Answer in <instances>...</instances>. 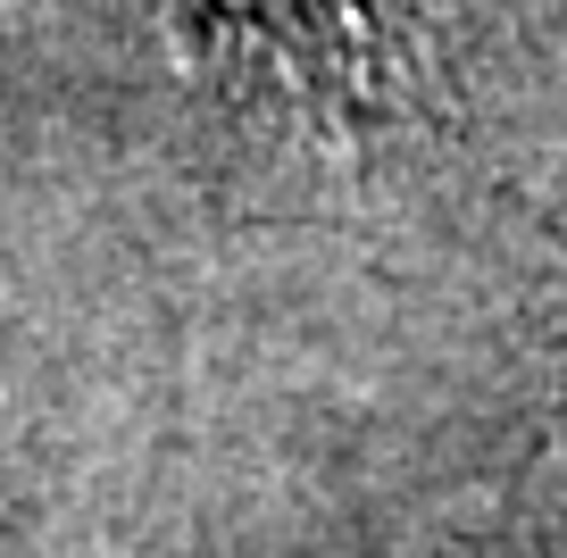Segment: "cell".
Returning a JSON list of instances; mask_svg holds the SVG:
<instances>
[{"label":"cell","mask_w":567,"mask_h":558,"mask_svg":"<svg viewBox=\"0 0 567 558\" xmlns=\"http://www.w3.org/2000/svg\"><path fill=\"white\" fill-rule=\"evenodd\" d=\"M226 18L267 34V51H292V68L318 75L375 68V0H226Z\"/></svg>","instance_id":"cell-1"},{"label":"cell","mask_w":567,"mask_h":558,"mask_svg":"<svg viewBox=\"0 0 567 558\" xmlns=\"http://www.w3.org/2000/svg\"><path fill=\"white\" fill-rule=\"evenodd\" d=\"M517 558H567V508H559V517H543V525H534V534L517 541Z\"/></svg>","instance_id":"cell-2"}]
</instances>
